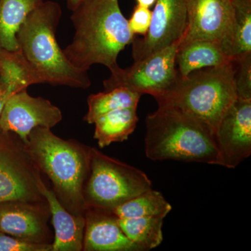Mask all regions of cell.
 <instances>
[{
    "instance_id": "6da1fadb",
    "label": "cell",
    "mask_w": 251,
    "mask_h": 251,
    "mask_svg": "<svg viewBox=\"0 0 251 251\" xmlns=\"http://www.w3.org/2000/svg\"><path fill=\"white\" fill-rule=\"evenodd\" d=\"M71 20L75 34L63 50L74 67L87 72L94 64L118 67L119 54L135 38L118 0H84Z\"/></svg>"
},
{
    "instance_id": "7a4b0ae2",
    "label": "cell",
    "mask_w": 251,
    "mask_h": 251,
    "mask_svg": "<svg viewBox=\"0 0 251 251\" xmlns=\"http://www.w3.org/2000/svg\"><path fill=\"white\" fill-rule=\"evenodd\" d=\"M145 153L152 161L174 160L221 166L215 132L179 109L158 105L146 119Z\"/></svg>"
},
{
    "instance_id": "3957f363",
    "label": "cell",
    "mask_w": 251,
    "mask_h": 251,
    "mask_svg": "<svg viewBox=\"0 0 251 251\" xmlns=\"http://www.w3.org/2000/svg\"><path fill=\"white\" fill-rule=\"evenodd\" d=\"M26 150L39 171L53 184L55 195L69 212L84 216L87 210L84 188L90 173V148L63 140L46 127L28 135Z\"/></svg>"
},
{
    "instance_id": "277c9868",
    "label": "cell",
    "mask_w": 251,
    "mask_h": 251,
    "mask_svg": "<svg viewBox=\"0 0 251 251\" xmlns=\"http://www.w3.org/2000/svg\"><path fill=\"white\" fill-rule=\"evenodd\" d=\"M62 14L58 3L44 1L29 14L18 29L16 39L19 50L40 74L44 83L88 88L92 82L87 72L69 62L56 39Z\"/></svg>"
},
{
    "instance_id": "5b68a950",
    "label": "cell",
    "mask_w": 251,
    "mask_h": 251,
    "mask_svg": "<svg viewBox=\"0 0 251 251\" xmlns=\"http://www.w3.org/2000/svg\"><path fill=\"white\" fill-rule=\"evenodd\" d=\"M232 62L220 67L195 71L177 80L166 94L156 99L158 105L179 109L214 129L235 99Z\"/></svg>"
},
{
    "instance_id": "8992f818",
    "label": "cell",
    "mask_w": 251,
    "mask_h": 251,
    "mask_svg": "<svg viewBox=\"0 0 251 251\" xmlns=\"http://www.w3.org/2000/svg\"><path fill=\"white\" fill-rule=\"evenodd\" d=\"M90 176L84 188L87 209L112 212L132 198L152 188L143 171L90 148Z\"/></svg>"
},
{
    "instance_id": "52a82bcc",
    "label": "cell",
    "mask_w": 251,
    "mask_h": 251,
    "mask_svg": "<svg viewBox=\"0 0 251 251\" xmlns=\"http://www.w3.org/2000/svg\"><path fill=\"white\" fill-rule=\"evenodd\" d=\"M38 167L17 135L0 128V203L39 204L44 199L38 186Z\"/></svg>"
},
{
    "instance_id": "ba28073f",
    "label": "cell",
    "mask_w": 251,
    "mask_h": 251,
    "mask_svg": "<svg viewBox=\"0 0 251 251\" xmlns=\"http://www.w3.org/2000/svg\"><path fill=\"white\" fill-rule=\"evenodd\" d=\"M181 40L134 62L131 67H117L103 81L105 91L126 87L143 94H150L155 99L166 94L178 79L176 55Z\"/></svg>"
},
{
    "instance_id": "9c48e42d",
    "label": "cell",
    "mask_w": 251,
    "mask_h": 251,
    "mask_svg": "<svg viewBox=\"0 0 251 251\" xmlns=\"http://www.w3.org/2000/svg\"><path fill=\"white\" fill-rule=\"evenodd\" d=\"M187 25L186 0H156L151 24L143 38L132 41L134 62L181 40Z\"/></svg>"
},
{
    "instance_id": "30bf717a",
    "label": "cell",
    "mask_w": 251,
    "mask_h": 251,
    "mask_svg": "<svg viewBox=\"0 0 251 251\" xmlns=\"http://www.w3.org/2000/svg\"><path fill=\"white\" fill-rule=\"evenodd\" d=\"M62 120L58 107L43 97H34L25 89L14 94L5 104L0 115V128L12 132L26 144L36 127L52 128Z\"/></svg>"
},
{
    "instance_id": "8fae6325",
    "label": "cell",
    "mask_w": 251,
    "mask_h": 251,
    "mask_svg": "<svg viewBox=\"0 0 251 251\" xmlns=\"http://www.w3.org/2000/svg\"><path fill=\"white\" fill-rule=\"evenodd\" d=\"M221 166L233 169L251 154V99H236L215 130Z\"/></svg>"
},
{
    "instance_id": "7c38bea8",
    "label": "cell",
    "mask_w": 251,
    "mask_h": 251,
    "mask_svg": "<svg viewBox=\"0 0 251 251\" xmlns=\"http://www.w3.org/2000/svg\"><path fill=\"white\" fill-rule=\"evenodd\" d=\"M187 25L180 44L194 41L221 42L230 31L232 0H186Z\"/></svg>"
},
{
    "instance_id": "4fadbf2b",
    "label": "cell",
    "mask_w": 251,
    "mask_h": 251,
    "mask_svg": "<svg viewBox=\"0 0 251 251\" xmlns=\"http://www.w3.org/2000/svg\"><path fill=\"white\" fill-rule=\"evenodd\" d=\"M85 216L86 251H141L125 235L113 213L89 208Z\"/></svg>"
},
{
    "instance_id": "5bb4252c",
    "label": "cell",
    "mask_w": 251,
    "mask_h": 251,
    "mask_svg": "<svg viewBox=\"0 0 251 251\" xmlns=\"http://www.w3.org/2000/svg\"><path fill=\"white\" fill-rule=\"evenodd\" d=\"M0 232L30 242L46 243V220L35 204L0 203Z\"/></svg>"
},
{
    "instance_id": "9a60e30c",
    "label": "cell",
    "mask_w": 251,
    "mask_h": 251,
    "mask_svg": "<svg viewBox=\"0 0 251 251\" xmlns=\"http://www.w3.org/2000/svg\"><path fill=\"white\" fill-rule=\"evenodd\" d=\"M38 186L49 204L54 229L52 251H80L83 249L85 216H76L62 205L54 191L44 184L41 178Z\"/></svg>"
},
{
    "instance_id": "2e32d148",
    "label": "cell",
    "mask_w": 251,
    "mask_h": 251,
    "mask_svg": "<svg viewBox=\"0 0 251 251\" xmlns=\"http://www.w3.org/2000/svg\"><path fill=\"white\" fill-rule=\"evenodd\" d=\"M232 62L224 53L219 42L194 41L180 44L176 55L178 77L207 67H220Z\"/></svg>"
},
{
    "instance_id": "e0dca14e",
    "label": "cell",
    "mask_w": 251,
    "mask_h": 251,
    "mask_svg": "<svg viewBox=\"0 0 251 251\" xmlns=\"http://www.w3.org/2000/svg\"><path fill=\"white\" fill-rule=\"evenodd\" d=\"M234 18L230 31L219 43L233 60L251 53V0H232Z\"/></svg>"
},
{
    "instance_id": "ac0fdd59",
    "label": "cell",
    "mask_w": 251,
    "mask_h": 251,
    "mask_svg": "<svg viewBox=\"0 0 251 251\" xmlns=\"http://www.w3.org/2000/svg\"><path fill=\"white\" fill-rule=\"evenodd\" d=\"M137 108L112 110L99 117L94 122V138L99 146L104 148L113 143H121L133 133L138 122Z\"/></svg>"
},
{
    "instance_id": "d6986e66",
    "label": "cell",
    "mask_w": 251,
    "mask_h": 251,
    "mask_svg": "<svg viewBox=\"0 0 251 251\" xmlns=\"http://www.w3.org/2000/svg\"><path fill=\"white\" fill-rule=\"evenodd\" d=\"M45 0H0V48L19 50L16 34L26 18Z\"/></svg>"
},
{
    "instance_id": "ffe728a7",
    "label": "cell",
    "mask_w": 251,
    "mask_h": 251,
    "mask_svg": "<svg viewBox=\"0 0 251 251\" xmlns=\"http://www.w3.org/2000/svg\"><path fill=\"white\" fill-rule=\"evenodd\" d=\"M0 77L9 81L20 91L34 84L44 83L40 74L20 50L11 51L0 48Z\"/></svg>"
},
{
    "instance_id": "44dd1931",
    "label": "cell",
    "mask_w": 251,
    "mask_h": 251,
    "mask_svg": "<svg viewBox=\"0 0 251 251\" xmlns=\"http://www.w3.org/2000/svg\"><path fill=\"white\" fill-rule=\"evenodd\" d=\"M163 216L118 219L125 235L141 251L158 247L163 242Z\"/></svg>"
},
{
    "instance_id": "7402d4cb",
    "label": "cell",
    "mask_w": 251,
    "mask_h": 251,
    "mask_svg": "<svg viewBox=\"0 0 251 251\" xmlns=\"http://www.w3.org/2000/svg\"><path fill=\"white\" fill-rule=\"evenodd\" d=\"M141 97V94L138 92L123 87L91 94L87 99L88 112L84 117V120L92 125L99 117L112 110L138 108Z\"/></svg>"
},
{
    "instance_id": "603a6c76",
    "label": "cell",
    "mask_w": 251,
    "mask_h": 251,
    "mask_svg": "<svg viewBox=\"0 0 251 251\" xmlns=\"http://www.w3.org/2000/svg\"><path fill=\"white\" fill-rule=\"evenodd\" d=\"M171 210V204L163 194L151 188L117 206L112 213L118 219H133L149 216L166 217Z\"/></svg>"
},
{
    "instance_id": "cb8c5ba5",
    "label": "cell",
    "mask_w": 251,
    "mask_h": 251,
    "mask_svg": "<svg viewBox=\"0 0 251 251\" xmlns=\"http://www.w3.org/2000/svg\"><path fill=\"white\" fill-rule=\"evenodd\" d=\"M237 99H251V53L232 60Z\"/></svg>"
},
{
    "instance_id": "d4e9b609",
    "label": "cell",
    "mask_w": 251,
    "mask_h": 251,
    "mask_svg": "<svg viewBox=\"0 0 251 251\" xmlns=\"http://www.w3.org/2000/svg\"><path fill=\"white\" fill-rule=\"evenodd\" d=\"M0 251H52V244L25 240L0 232Z\"/></svg>"
},
{
    "instance_id": "484cf974",
    "label": "cell",
    "mask_w": 251,
    "mask_h": 251,
    "mask_svg": "<svg viewBox=\"0 0 251 251\" xmlns=\"http://www.w3.org/2000/svg\"><path fill=\"white\" fill-rule=\"evenodd\" d=\"M152 11L149 8L137 4L129 20H128L130 29L134 34L145 36L151 24Z\"/></svg>"
},
{
    "instance_id": "4316f807",
    "label": "cell",
    "mask_w": 251,
    "mask_h": 251,
    "mask_svg": "<svg viewBox=\"0 0 251 251\" xmlns=\"http://www.w3.org/2000/svg\"><path fill=\"white\" fill-rule=\"evenodd\" d=\"M18 92L20 90L16 86L0 77V115L10 97Z\"/></svg>"
},
{
    "instance_id": "83f0119b",
    "label": "cell",
    "mask_w": 251,
    "mask_h": 251,
    "mask_svg": "<svg viewBox=\"0 0 251 251\" xmlns=\"http://www.w3.org/2000/svg\"><path fill=\"white\" fill-rule=\"evenodd\" d=\"M83 1L84 0H67V7L71 11H74Z\"/></svg>"
},
{
    "instance_id": "f1b7e54d",
    "label": "cell",
    "mask_w": 251,
    "mask_h": 251,
    "mask_svg": "<svg viewBox=\"0 0 251 251\" xmlns=\"http://www.w3.org/2000/svg\"><path fill=\"white\" fill-rule=\"evenodd\" d=\"M136 1L138 5L150 9L153 4H155L156 0H136Z\"/></svg>"
}]
</instances>
